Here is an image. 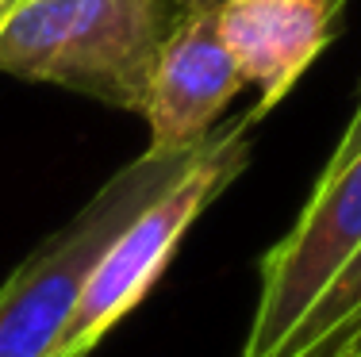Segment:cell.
Segmentation results:
<instances>
[{
  "label": "cell",
  "mask_w": 361,
  "mask_h": 357,
  "mask_svg": "<svg viewBox=\"0 0 361 357\" xmlns=\"http://www.w3.org/2000/svg\"><path fill=\"white\" fill-rule=\"evenodd\" d=\"M361 350V250L334 277L277 357H350Z\"/></svg>",
  "instance_id": "7"
},
{
  "label": "cell",
  "mask_w": 361,
  "mask_h": 357,
  "mask_svg": "<svg viewBox=\"0 0 361 357\" xmlns=\"http://www.w3.org/2000/svg\"><path fill=\"white\" fill-rule=\"evenodd\" d=\"M350 357H361V350H357V353H350Z\"/></svg>",
  "instance_id": "11"
},
{
  "label": "cell",
  "mask_w": 361,
  "mask_h": 357,
  "mask_svg": "<svg viewBox=\"0 0 361 357\" xmlns=\"http://www.w3.org/2000/svg\"><path fill=\"white\" fill-rule=\"evenodd\" d=\"M192 154L158 158L142 150L8 273L0 284V357H50L97 258L146 203L185 173Z\"/></svg>",
  "instance_id": "3"
},
{
  "label": "cell",
  "mask_w": 361,
  "mask_h": 357,
  "mask_svg": "<svg viewBox=\"0 0 361 357\" xmlns=\"http://www.w3.org/2000/svg\"><path fill=\"white\" fill-rule=\"evenodd\" d=\"M243 84V70L219 35L216 8L185 4L169 39L161 42L146 84L142 119L150 127L146 150L158 158L192 154L212 139L219 115Z\"/></svg>",
  "instance_id": "5"
},
{
  "label": "cell",
  "mask_w": 361,
  "mask_h": 357,
  "mask_svg": "<svg viewBox=\"0 0 361 357\" xmlns=\"http://www.w3.org/2000/svg\"><path fill=\"white\" fill-rule=\"evenodd\" d=\"M12 4H16V0H0V15H4L8 8H12Z\"/></svg>",
  "instance_id": "10"
},
{
  "label": "cell",
  "mask_w": 361,
  "mask_h": 357,
  "mask_svg": "<svg viewBox=\"0 0 361 357\" xmlns=\"http://www.w3.org/2000/svg\"><path fill=\"white\" fill-rule=\"evenodd\" d=\"M357 154H361V92H357V104H354V112H350L346 127H342V134L334 139V150H331V158H326L319 177H334L338 169H346Z\"/></svg>",
  "instance_id": "8"
},
{
  "label": "cell",
  "mask_w": 361,
  "mask_h": 357,
  "mask_svg": "<svg viewBox=\"0 0 361 357\" xmlns=\"http://www.w3.org/2000/svg\"><path fill=\"white\" fill-rule=\"evenodd\" d=\"M185 4H204V8H219L223 0H185Z\"/></svg>",
  "instance_id": "9"
},
{
  "label": "cell",
  "mask_w": 361,
  "mask_h": 357,
  "mask_svg": "<svg viewBox=\"0 0 361 357\" xmlns=\"http://www.w3.org/2000/svg\"><path fill=\"white\" fill-rule=\"evenodd\" d=\"M180 12L185 0H16L0 15V73L142 115Z\"/></svg>",
  "instance_id": "1"
},
{
  "label": "cell",
  "mask_w": 361,
  "mask_h": 357,
  "mask_svg": "<svg viewBox=\"0 0 361 357\" xmlns=\"http://www.w3.org/2000/svg\"><path fill=\"white\" fill-rule=\"evenodd\" d=\"M346 0H223L219 35L243 77L257 84L254 119H265L300 84L342 27Z\"/></svg>",
  "instance_id": "6"
},
{
  "label": "cell",
  "mask_w": 361,
  "mask_h": 357,
  "mask_svg": "<svg viewBox=\"0 0 361 357\" xmlns=\"http://www.w3.org/2000/svg\"><path fill=\"white\" fill-rule=\"evenodd\" d=\"M257 119L246 112L212 131V139L192 154L185 173L158 192L131 223L108 242V250L97 258L89 280L62 338L54 342L50 357H89L100 342L119 327L135 308L150 296V288L169 269L173 253L180 250L192 223L216 203L238 173L250 161V131Z\"/></svg>",
  "instance_id": "2"
},
{
  "label": "cell",
  "mask_w": 361,
  "mask_h": 357,
  "mask_svg": "<svg viewBox=\"0 0 361 357\" xmlns=\"http://www.w3.org/2000/svg\"><path fill=\"white\" fill-rule=\"evenodd\" d=\"M361 250V154L319 177L288 227L257 265V303L238 357H277L334 277Z\"/></svg>",
  "instance_id": "4"
}]
</instances>
